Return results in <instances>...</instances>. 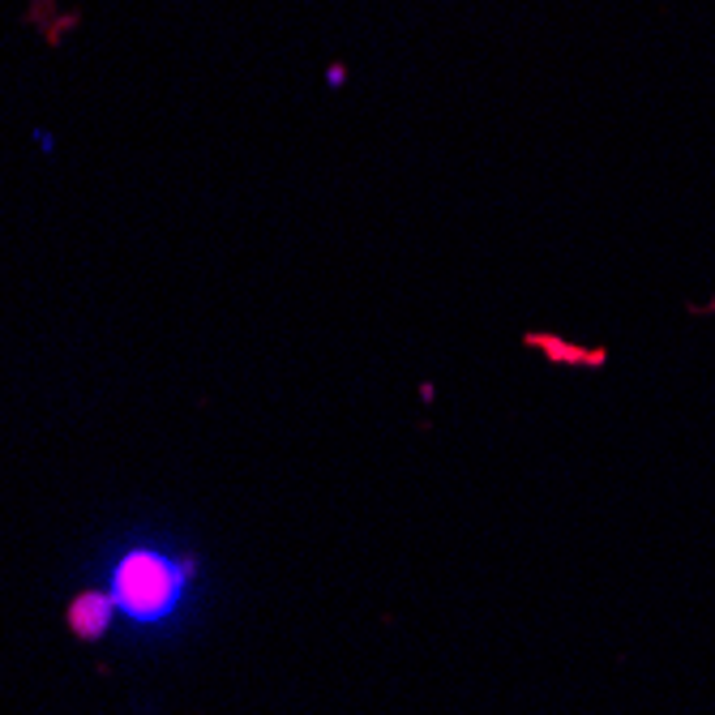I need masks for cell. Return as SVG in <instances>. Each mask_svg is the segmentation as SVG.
Wrapping results in <instances>:
<instances>
[{
    "label": "cell",
    "instance_id": "obj_1",
    "mask_svg": "<svg viewBox=\"0 0 715 715\" xmlns=\"http://www.w3.org/2000/svg\"><path fill=\"white\" fill-rule=\"evenodd\" d=\"M189 583H193L189 561H172L159 549H133L116 561L108 596L120 617L138 621V626H163L185 600Z\"/></svg>",
    "mask_w": 715,
    "mask_h": 715
},
{
    "label": "cell",
    "instance_id": "obj_2",
    "mask_svg": "<svg viewBox=\"0 0 715 715\" xmlns=\"http://www.w3.org/2000/svg\"><path fill=\"white\" fill-rule=\"evenodd\" d=\"M112 617H116V604L108 591H82V596L69 604V626L82 643H99V638L112 630Z\"/></svg>",
    "mask_w": 715,
    "mask_h": 715
},
{
    "label": "cell",
    "instance_id": "obj_3",
    "mask_svg": "<svg viewBox=\"0 0 715 715\" xmlns=\"http://www.w3.org/2000/svg\"><path fill=\"white\" fill-rule=\"evenodd\" d=\"M326 82H330V86H343V82H347V69H343V65H330V69H326Z\"/></svg>",
    "mask_w": 715,
    "mask_h": 715
},
{
    "label": "cell",
    "instance_id": "obj_4",
    "mask_svg": "<svg viewBox=\"0 0 715 715\" xmlns=\"http://www.w3.org/2000/svg\"><path fill=\"white\" fill-rule=\"evenodd\" d=\"M35 142H39V146H43V150H48V155H52V150H56V142H52V138H48V133H35Z\"/></svg>",
    "mask_w": 715,
    "mask_h": 715
}]
</instances>
